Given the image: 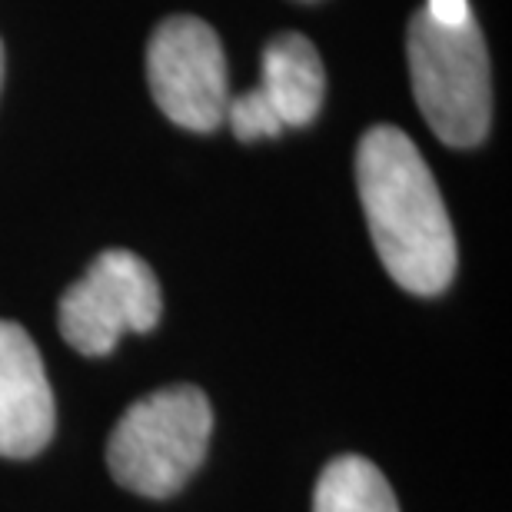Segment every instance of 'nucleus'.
<instances>
[{
    "instance_id": "nucleus-2",
    "label": "nucleus",
    "mask_w": 512,
    "mask_h": 512,
    "mask_svg": "<svg viewBox=\"0 0 512 512\" xmlns=\"http://www.w3.org/2000/svg\"><path fill=\"white\" fill-rule=\"evenodd\" d=\"M413 97L426 124L449 147H476L493 124V74L476 17L439 24L416 10L406 30Z\"/></svg>"
},
{
    "instance_id": "nucleus-3",
    "label": "nucleus",
    "mask_w": 512,
    "mask_h": 512,
    "mask_svg": "<svg viewBox=\"0 0 512 512\" xmlns=\"http://www.w3.org/2000/svg\"><path fill=\"white\" fill-rule=\"evenodd\" d=\"M213 409L197 386H167L137 399L107 446L110 473L124 489L167 499L187 486L210 446Z\"/></svg>"
},
{
    "instance_id": "nucleus-9",
    "label": "nucleus",
    "mask_w": 512,
    "mask_h": 512,
    "mask_svg": "<svg viewBox=\"0 0 512 512\" xmlns=\"http://www.w3.org/2000/svg\"><path fill=\"white\" fill-rule=\"evenodd\" d=\"M223 120H230L233 133H237V140L243 143H253L260 137H280L283 133V124L276 120L273 107L266 104V97L260 90H247V94L233 97Z\"/></svg>"
},
{
    "instance_id": "nucleus-6",
    "label": "nucleus",
    "mask_w": 512,
    "mask_h": 512,
    "mask_svg": "<svg viewBox=\"0 0 512 512\" xmlns=\"http://www.w3.org/2000/svg\"><path fill=\"white\" fill-rule=\"evenodd\" d=\"M54 436V393L24 326L0 320V456L30 459Z\"/></svg>"
},
{
    "instance_id": "nucleus-11",
    "label": "nucleus",
    "mask_w": 512,
    "mask_h": 512,
    "mask_svg": "<svg viewBox=\"0 0 512 512\" xmlns=\"http://www.w3.org/2000/svg\"><path fill=\"white\" fill-rule=\"evenodd\" d=\"M0 84H4V44H0Z\"/></svg>"
},
{
    "instance_id": "nucleus-8",
    "label": "nucleus",
    "mask_w": 512,
    "mask_h": 512,
    "mask_svg": "<svg viewBox=\"0 0 512 512\" xmlns=\"http://www.w3.org/2000/svg\"><path fill=\"white\" fill-rule=\"evenodd\" d=\"M313 512H399V503L370 459L336 456L316 483Z\"/></svg>"
},
{
    "instance_id": "nucleus-7",
    "label": "nucleus",
    "mask_w": 512,
    "mask_h": 512,
    "mask_svg": "<svg viewBox=\"0 0 512 512\" xmlns=\"http://www.w3.org/2000/svg\"><path fill=\"white\" fill-rule=\"evenodd\" d=\"M260 94L283 127H310L320 117L326 74L323 60L303 34H280L263 50Z\"/></svg>"
},
{
    "instance_id": "nucleus-1",
    "label": "nucleus",
    "mask_w": 512,
    "mask_h": 512,
    "mask_svg": "<svg viewBox=\"0 0 512 512\" xmlns=\"http://www.w3.org/2000/svg\"><path fill=\"white\" fill-rule=\"evenodd\" d=\"M356 187L386 273L406 293H443L456 276V237L416 143L389 124L366 130L356 147Z\"/></svg>"
},
{
    "instance_id": "nucleus-10",
    "label": "nucleus",
    "mask_w": 512,
    "mask_h": 512,
    "mask_svg": "<svg viewBox=\"0 0 512 512\" xmlns=\"http://www.w3.org/2000/svg\"><path fill=\"white\" fill-rule=\"evenodd\" d=\"M429 17L439 20V24H466L469 17H473V10H469V0H429L423 7Z\"/></svg>"
},
{
    "instance_id": "nucleus-5",
    "label": "nucleus",
    "mask_w": 512,
    "mask_h": 512,
    "mask_svg": "<svg viewBox=\"0 0 512 512\" xmlns=\"http://www.w3.org/2000/svg\"><path fill=\"white\" fill-rule=\"evenodd\" d=\"M160 306L150 266L130 250H107L60 300V336L84 356H107L124 333H150Z\"/></svg>"
},
{
    "instance_id": "nucleus-4",
    "label": "nucleus",
    "mask_w": 512,
    "mask_h": 512,
    "mask_svg": "<svg viewBox=\"0 0 512 512\" xmlns=\"http://www.w3.org/2000/svg\"><path fill=\"white\" fill-rule=\"evenodd\" d=\"M147 84L157 107L173 124L193 133H213L230 104L227 57L207 20L167 17L147 47Z\"/></svg>"
}]
</instances>
